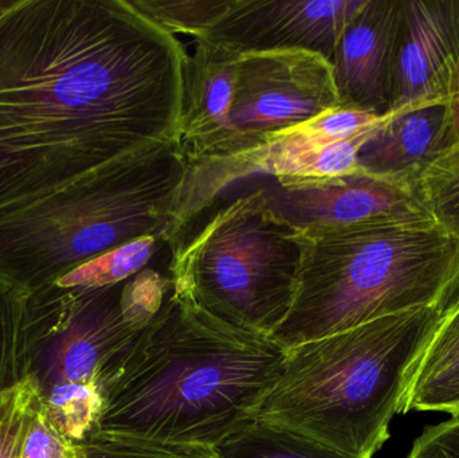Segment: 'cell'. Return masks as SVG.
Instances as JSON below:
<instances>
[{"label": "cell", "instance_id": "7c38bea8", "mask_svg": "<svg viewBox=\"0 0 459 458\" xmlns=\"http://www.w3.org/2000/svg\"><path fill=\"white\" fill-rule=\"evenodd\" d=\"M458 61L459 0H402L391 113L447 104Z\"/></svg>", "mask_w": 459, "mask_h": 458}, {"label": "cell", "instance_id": "277c9868", "mask_svg": "<svg viewBox=\"0 0 459 458\" xmlns=\"http://www.w3.org/2000/svg\"><path fill=\"white\" fill-rule=\"evenodd\" d=\"M296 241L293 304L272 336L285 350L379 317L444 309L459 287V234L437 222L312 229Z\"/></svg>", "mask_w": 459, "mask_h": 458}, {"label": "cell", "instance_id": "e0dca14e", "mask_svg": "<svg viewBox=\"0 0 459 458\" xmlns=\"http://www.w3.org/2000/svg\"><path fill=\"white\" fill-rule=\"evenodd\" d=\"M220 458H352L323 444L264 422L253 424L215 446Z\"/></svg>", "mask_w": 459, "mask_h": 458}, {"label": "cell", "instance_id": "3957f363", "mask_svg": "<svg viewBox=\"0 0 459 458\" xmlns=\"http://www.w3.org/2000/svg\"><path fill=\"white\" fill-rule=\"evenodd\" d=\"M441 315L442 307L412 309L286 350L255 421L374 457Z\"/></svg>", "mask_w": 459, "mask_h": 458}, {"label": "cell", "instance_id": "2e32d148", "mask_svg": "<svg viewBox=\"0 0 459 458\" xmlns=\"http://www.w3.org/2000/svg\"><path fill=\"white\" fill-rule=\"evenodd\" d=\"M459 413V296L442 309L425 351L415 363L398 414Z\"/></svg>", "mask_w": 459, "mask_h": 458}, {"label": "cell", "instance_id": "7a4b0ae2", "mask_svg": "<svg viewBox=\"0 0 459 458\" xmlns=\"http://www.w3.org/2000/svg\"><path fill=\"white\" fill-rule=\"evenodd\" d=\"M286 350L171 295L99 376L93 432L215 448L253 424Z\"/></svg>", "mask_w": 459, "mask_h": 458}, {"label": "cell", "instance_id": "d6986e66", "mask_svg": "<svg viewBox=\"0 0 459 458\" xmlns=\"http://www.w3.org/2000/svg\"><path fill=\"white\" fill-rule=\"evenodd\" d=\"M167 242L158 236L144 237L88 261L53 284L61 288H104L120 284L148 268Z\"/></svg>", "mask_w": 459, "mask_h": 458}, {"label": "cell", "instance_id": "7402d4cb", "mask_svg": "<svg viewBox=\"0 0 459 458\" xmlns=\"http://www.w3.org/2000/svg\"><path fill=\"white\" fill-rule=\"evenodd\" d=\"M234 0H129L145 18L177 37L201 38L222 18Z\"/></svg>", "mask_w": 459, "mask_h": 458}, {"label": "cell", "instance_id": "ffe728a7", "mask_svg": "<svg viewBox=\"0 0 459 458\" xmlns=\"http://www.w3.org/2000/svg\"><path fill=\"white\" fill-rule=\"evenodd\" d=\"M43 406L51 424L67 440L81 444L96 429L104 408L97 382H64L42 394Z\"/></svg>", "mask_w": 459, "mask_h": 458}, {"label": "cell", "instance_id": "4316f807", "mask_svg": "<svg viewBox=\"0 0 459 458\" xmlns=\"http://www.w3.org/2000/svg\"><path fill=\"white\" fill-rule=\"evenodd\" d=\"M407 458H459V413L426 428Z\"/></svg>", "mask_w": 459, "mask_h": 458}, {"label": "cell", "instance_id": "5b68a950", "mask_svg": "<svg viewBox=\"0 0 459 458\" xmlns=\"http://www.w3.org/2000/svg\"><path fill=\"white\" fill-rule=\"evenodd\" d=\"M187 169L180 143L158 145L0 218V276L32 292L136 239L169 245Z\"/></svg>", "mask_w": 459, "mask_h": 458}, {"label": "cell", "instance_id": "ba28073f", "mask_svg": "<svg viewBox=\"0 0 459 458\" xmlns=\"http://www.w3.org/2000/svg\"><path fill=\"white\" fill-rule=\"evenodd\" d=\"M124 282L104 288L46 285L30 292L26 333L29 376L40 394L64 382H97L134 341L121 312Z\"/></svg>", "mask_w": 459, "mask_h": 458}, {"label": "cell", "instance_id": "4fadbf2b", "mask_svg": "<svg viewBox=\"0 0 459 458\" xmlns=\"http://www.w3.org/2000/svg\"><path fill=\"white\" fill-rule=\"evenodd\" d=\"M402 0H367L334 51L340 108L385 117L393 109Z\"/></svg>", "mask_w": 459, "mask_h": 458}, {"label": "cell", "instance_id": "6da1fadb", "mask_svg": "<svg viewBox=\"0 0 459 458\" xmlns=\"http://www.w3.org/2000/svg\"><path fill=\"white\" fill-rule=\"evenodd\" d=\"M188 54L129 0L0 10V218L182 140Z\"/></svg>", "mask_w": 459, "mask_h": 458}, {"label": "cell", "instance_id": "44dd1931", "mask_svg": "<svg viewBox=\"0 0 459 458\" xmlns=\"http://www.w3.org/2000/svg\"><path fill=\"white\" fill-rule=\"evenodd\" d=\"M412 190L437 223L459 234V143L426 164Z\"/></svg>", "mask_w": 459, "mask_h": 458}, {"label": "cell", "instance_id": "83f0119b", "mask_svg": "<svg viewBox=\"0 0 459 458\" xmlns=\"http://www.w3.org/2000/svg\"><path fill=\"white\" fill-rule=\"evenodd\" d=\"M447 144L459 143V61L453 80L452 91L447 99Z\"/></svg>", "mask_w": 459, "mask_h": 458}, {"label": "cell", "instance_id": "30bf717a", "mask_svg": "<svg viewBox=\"0 0 459 458\" xmlns=\"http://www.w3.org/2000/svg\"><path fill=\"white\" fill-rule=\"evenodd\" d=\"M259 188L270 212L297 231L364 223L436 222L410 186L363 169L328 179L272 177Z\"/></svg>", "mask_w": 459, "mask_h": 458}, {"label": "cell", "instance_id": "603a6c76", "mask_svg": "<svg viewBox=\"0 0 459 458\" xmlns=\"http://www.w3.org/2000/svg\"><path fill=\"white\" fill-rule=\"evenodd\" d=\"M82 446L86 458H220L214 448L161 444L91 432Z\"/></svg>", "mask_w": 459, "mask_h": 458}, {"label": "cell", "instance_id": "5bb4252c", "mask_svg": "<svg viewBox=\"0 0 459 458\" xmlns=\"http://www.w3.org/2000/svg\"><path fill=\"white\" fill-rule=\"evenodd\" d=\"M194 43L186 62L180 140L188 160L212 158L228 139L240 56L204 38Z\"/></svg>", "mask_w": 459, "mask_h": 458}, {"label": "cell", "instance_id": "d4e9b609", "mask_svg": "<svg viewBox=\"0 0 459 458\" xmlns=\"http://www.w3.org/2000/svg\"><path fill=\"white\" fill-rule=\"evenodd\" d=\"M40 389L32 376L11 390L0 408V458H21L30 410Z\"/></svg>", "mask_w": 459, "mask_h": 458}, {"label": "cell", "instance_id": "ac0fdd59", "mask_svg": "<svg viewBox=\"0 0 459 458\" xmlns=\"http://www.w3.org/2000/svg\"><path fill=\"white\" fill-rule=\"evenodd\" d=\"M29 295L0 276V408L8 393L29 376L24 333Z\"/></svg>", "mask_w": 459, "mask_h": 458}, {"label": "cell", "instance_id": "9a60e30c", "mask_svg": "<svg viewBox=\"0 0 459 458\" xmlns=\"http://www.w3.org/2000/svg\"><path fill=\"white\" fill-rule=\"evenodd\" d=\"M447 107L444 102L391 113L359 152L360 169L412 188L426 164L446 150Z\"/></svg>", "mask_w": 459, "mask_h": 458}, {"label": "cell", "instance_id": "cb8c5ba5", "mask_svg": "<svg viewBox=\"0 0 459 458\" xmlns=\"http://www.w3.org/2000/svg\"><path fill=\"white\" fill-rule=\"evenodd\" d=\"M172 292L169 277L152 268L144 269L124 281L121 312L126 324L139 333L163 308Z\"/></svg>", "mask_w": 459, "mask_h": 458}, {"label": "cell", "instance_id": "484cf974", "mask_svg": "<svg viewBox=\"0 0 459 458\" xmlns=\"http://www.w3.org/2000/svg\"><path fill=\"white\" fill-rule=\"evenodd\" d=\"M83 449L56 429L38 394L30 410L29 429L24 438L21 458H82Z\"/></svg>", "mask_w": 459, "mask_h": 458}, {"label": "cell", "instance_id": "f546056e", "mask_svg": "<svg viewBox=\"0 0 459 458\" xmlns=\"http://www.w3.org/2000/svg\"><path fill=\"white\" fill-rule=\"evenodd\" d=\"M82 458H86L85 454H83V457Z\"/></svg>", "mask_w": 459, "mask_h": 458}, {"label": "cell", "instance_id": "9c48e42d", "mask_svg": "<svg viewBox=\"0 0 459 458\" xmlns=\"http://www.w3.org/2000/svg\"><path fill=\"white\" fill-rule=\"evenodd\" d=\"M339 108L333 67L320 54L304 50L240 54L229 136L212 158L245 152L266 134Z\"/></svg>", "mask_w": 459, "mask_h": 458}, {"label": "cell", "instance_id": "52a82bcc", "mask_svg": "<svg viewBox=\"0 0 459 458\" xmlns=\"http://www.w3.org/2000/svg\"><path fill=\"white\" fill-rule=\"evenodd\" d=\"M387 117V116H385ZM385 117L339 109L266 134L256 147L226 158L188 160L187 174L169 233L174 247L191 222L212 207L232 183L251 175L328 179L360 169L361 147Z\"/></svg>", "mask_w": 459, "mask_h": 458}, {"label": "cell", "instance_id": "8992f818", "mask_svg": "<svg viewBox=\"0 0 459 458\" xmlns=\"http://www.w3.org/2000/svg\"><path fill=\"white\" fill-rule=\"evenodd\" d=\"M296 233L254 188L172 247V293L234 327L272 338L296 293L301 257Z\"/></svg>", "mask_w": 459, "mask_h": 458}, {"label": "cell", "instance_id": "f1b7e54d", "mask_svg": "<svg viewBox=\"0 0 459 458\" xmlns=\"http://www.w3.org/2000/svg\"><path fill=\"white\" fill-rule=\"evenodd\" d=\"M458 296H459V287L457 288V290H455V292L453 293L452 298H450L449 300H447V303H450V301L455 300V298H458ZM446 304H445V306H446Z\"/></svg>", "mask_w": 459, "mask_h": 458}, {"label": "cell", "instance_id": "8fae6325", "mask_svg": "<svg viewBox=\"0 0 459 458\" xmlns=\"http://www.w3.org/2000/svg\"><path fill=\"white\" fill-rule=\"evenodd\" d=\"M367 0H234L201 38L239 54L304 50L329 62ZM196 39V38H195Z\"/></svg>", "mask_w": 459, "mask_h": 458}]
</instances>
